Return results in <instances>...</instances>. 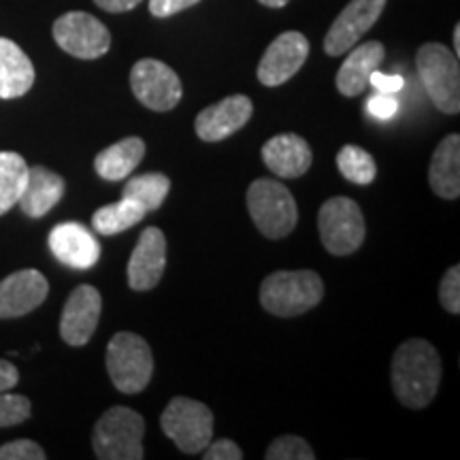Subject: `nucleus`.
<instances>
[{"mask_svg":"<svg viewBox=\"0 0 460 460\" xmlns=\"http://www.w3.org/2000/svg\"><path fill=\"white\" fill-rule=\"evenodd\" d=\"M54 39L79 60H96L111 48V32L101 20L84 11H71L54 22Z\"/></svg>","mask_w":460,"mask_h":460,"instance_id":"obj_10","label":"nucleus"},{"mask_svg":"<svg viewBox=\"0 0 460 460\" xmlns=\"http://www.w3.org/2000/svg\"><path fill=\"white\" fill-rule=\"evenodd\" d=\"M393 390L401 405L424 410L435 399L441 382V358L427 339L401 343L393 356Z\"/></svg>","mask_w":460,"mask_h":460,"instance_id":"obj_1","label":"nucleus"},{"mask_svg":"<svg viewBox=\"0 0 460 460\" xmlns=\"http://www.w3.org/2000/svg\"><path fill=\"white\" fill-rule=\"evenodd\" d=\"M454 54H460V24L454 28Z\"/></svg>","mask_w":460,"mask_h":460,"instance_id":"obj_39","label":"nucleus"},{"mask_svg":"<svg viewBox=\"0 0 460 460\" xmlns=\"http://www.w3.org/2000/svg\"><path fill=\"white\" fill-rule=\"evenodd\" d=\"M143 156H146V141L139 137H126V139L102 149L94 160V169L102 180L119 181L126 180L139 166Z\"/></svg>","mask_w":460,"mask_h":460,"instance_id":"obj_23","label":"nucleus"},{"mask_svg":"<svg viewBox=\"0 0 460 460\" xmlns=\"http://www.w3.org/2000/svg\"><path fill=\"white\" fill-rule=\"evenodd\" d=\"M102 312L101 292L94 286H77L66 298L60 318V337L68 345H85L96 332Z\"/></svg>","mask_w":460,"mask_h":460,"instance_id":"obj_13","label":"nucleus"},{"mask_svg":"<svg viewBox=\"0 0 460 460\" xmlns=\"http://www.w3.org/2000/svg\"><path fill=\"white\" fill-rule=\"evenodd\" d=\"M267 460H314L315 452L314 447L298 435H284L278 437L271 446H269Z\"/></svg>","mask_w":460,"mask_h":460,"instance_id":"obj_28","label":"nucleus"},{"mask_svg":"<svg viewBox=\"0 0 460 460\" xmlns=\"http://www.w3.org/2000/svg\"><path fill=\"white\" fill-rule=\"evenodd\" d=\"M322 296L324 284L314 271H278L261 284V305L279 318H295L309 312L320 305Z\"/></svg>","mask_w":460,"mask_h":460,"instance_id":"obj_2","label":"nucleus"},{"mask_svg":"<svg viewBox=\"0 0 460 460\" xmlns=\"http://www.w3.org/2000/svg\"><path fill=\"white\" fill-rule=\"evenodd\" d=\"M309 56V41L301 32H284L264 51L258 65V82L267 88H278L301 71Z\"/></svg>","mask_w":460,"mask_h":460,"instance_id":"obj_12","label":"nucleus"},{"mask_svg":"<svg viewBox=\"0 0 460 460\" xmlns=\"http://www.w3.org/2000/svg\"><path fill=\"white\" fill-rule=\"evenodd\" d=\"M365 109L369 111V115H373V118L390 119L394 118L396 111H399V101H396L393 94H384V92H379V94L371 96V99L367 101Z\"/></svg>","mask_w":460,"mask_h":460,"instance_id":"obj_32","label":"nucleus"},{"mask_svg":"<svg viewBox=\"0 0 460 460\" xmlns=\"http://www.w3.org/2000/svg\"><path fill=\"white\" fill-rule=\"evenodd\" d=\"M49 295V281L37 269L15 271L0 281V318H20L34 312Z\"/></svg>","mask_w":460,"mask_h":460,"instance_id":"obj_17","label":"nucleus"},{"mask_svg":"<svg viewBox=\"0 0 460 460\" xmlns=\"http://www.w3.org/2000/svg\"><path fill=\"white\" fill-rule=\"evenodd\" d=\"M254 105L243 94H233L203 109L194 119V130L205 143H217L239 132L252 119Z\"/></svg>","mask_w":460,"mask_h":460,"instance_id":"obj_15","label":"nucleus"},{"mask_svg":"<svg viewBox=\"0 0 460 460\" xmlns=\"http://www.w3.org/2000/svg\"><path fill=\"white\" fill-rule=\"evenodd\" d=\"M49 250L71 269H92L101 258V243L94 233L79 222H62L49 233Z\"/></svg>","mask_w":460,"mask_h":460,"instance_id":"obj_16","label":"nucleus"},{"mask_svg":"<svg viewBox=\"0 0 460 460\" xmlns=\"http://www.w3.org/2000/svg\"><path fill=\"white\" fill-rule=\"evenodd\" d=\"M416 66L433 105L447 115L460 113L458 56L441 43H424L416 54Z\"/></svg>","mask_w":460,"mask_h":460,"instance_id":"obj_4","label":"nucleus"},{"mask_svg":"<svg viewBox=\"0 0 460 460\" xmlns=\"http://www.w3.org/2000/svg\"><path fill=\"white\" fill-rule=\"evenodd\" d=\"M147 216V211L143 209L139 203L130 199H122L118 203L105 205L92 216V226H94L96 233L101 234H119L124 230H128L135 224H139L143 217Z\"/></svg>","mask_w":460,"mask_h":460,"instance_id":"obj_24","label":"nucleus"},{"mask_svg":"<svg viewBox=\"0 0 460 460\" xmlns=\"http://www.w3.org/2000/svg\"><path fill=\"white\" fill-rule=\"evenodd\" d=\"M318 228L322 243L332 256L354 254L367 234L360 207L348 197H332L320 207Z\"/></svg>","mask_w":460,"mask_h":460,"instance_id":"obj_8","label":"nucleus"},{"mask_svg":"<svg viewBox=\"0 0 460 460\" xmlns=\"http://www.w3.org/2000/svg\"><path fill=\"white\" fill-rule=\"evenodd\" d=\"M384 58H386V49L379 41H367L358 48H352L337 73V90L348 99L362 94L369 85L371 73L377 71Z\"/></svg>","mask_w":460,"mask_h":460,"instance_id":"obj_19","label":"nucleus"},{"mask_svg":"<svg viewBox=\"0 0 460 460\" xmlns=\"http://www.w3.org/2000/svg\"><path fill=\"white\" fill-rule=\"evenodd\" d=\"M247 211L267 239H284L298 222L296 200L281 181L256 180L247 190Z\"/></svg>","mask_w":460,"mask_h":460,"instance_id":"obj_5","label":"nucleus"},{"mask_svg":"<svg viewBox=\"0 0 460 460\" xmlns=\"http://www.w3.org/2000/svg\"><path fill=\"white\" fill-rule=\"evenodd\" d=\"M199 3L200 0H149V13L164 20V17L180 13V11H186Z\"/></svg>","mask_w":460,"mask_h":460,"instance_id":"obj_34","label":"nucleus"},{"mask_svg":"<svg viewBox=\"0 0 460 460\" xmlns=\"http://www.w3.org/2000/svg\"><path fill=\"white\" fill-rule=\"evenodd\" d=\"M28 177L26 160L15 152H0V216L17 205Z\"/></svg>","mask_w":460,"mask_h":460,"instance_id":"obj_25","label":"nucleus"},{"mask_svg":"<svg viewBox=\"0 0 460 460\" xmlns=\"http://www.w3.org/2000/svg\"><path fill=\"white\" fill-rule=\"evenodd\" d=\"M166 267V237L156 226H149L141 233L135 250L126 267L128 286L137 292L152 290L163 279Z\"/></svg>","mask_w":460,"mask_h":460,"instance_id":"obj_14","label":"nucleus"},{"mask_svg":"<svg viewBox=\"0 0 460 460\" xmlns=\"http://www.w3.org/2000/svg\"><path fill=\"white\" fill-rule=\"evenodd\" d=\"M439 301L447 314H460V267L454 264L444 275L439 286Z\"/></svg>","mask_w":460,"mask_h":460,"instance_id":"obj_30","label":"nucleus"},{"mask_svg":"<svg viewBox=\"0 0 460 460\" xmlns=\"http://www.w3.org/2000/svg\"><path fill=\"white\" fill-rule=\"evenodd\" d=\"M34 84V66L22 48L0 37V99H20Z\"/></svg>","mask_w":460,"mask_h":460,"instance_id":"obj_22","label":"nucleus"},{"mask_svg":"<svg viewBox=\"0 0 460 460\" xmlns=\"http://www.w3.org/2000/svg\"><path fill=\"white\" fill-rule=\"evenodd\" d=\"M17 382H20L17 367L7 360H0V393H7V390L15 388Z\"/></svg>","mask_w":460,"mask_h":460,"instance_id":"obj_36","label":"nucleus"},{"mask_svg":"<svg viewBox=\"0 0 460 460\" xmlns=\"http://www.w3.org/2000/svg\"><path fill=\"white\" fill-rule=\"evenodd\" d=\"M258 3L264 4V7H271V9H281V7H286V4L290 3V0H258Z\"/></svg>","mask_w":460,"mask_h":460,"instance_id":"obj_38","label":"nucleus"},{"mask_svg":"<svg viewBox=\"0 0 460 460\" xmlns=\"http://www.w3.org/2000/svg\"><path fill=\"white\" fill-rule=\"evenodd\" d=\"M65 197V180L48 166H28L24 192L17 205L28 217H43Z\"/></svg>","mask_w":460,"mask_h":460,"instance_id":"obj_20","label":"nucleus"},{"mask_svg":"<svg viewBox=\"0 0 460 460\" xmlns=\"http://www.w3.org/2000/svg\"><path fill=\"white\" fill-rule=\"evenodd\" d=\"M94 3L109 13H126V11H132L137 4H141L143 0H94Z\"/></svg>","mask_w":460,"mask_h":460,"instance_id":"obj_37","label":"nucleus"},{"mask_svg":"<svg viewBox=\"0 0 460 460\" xmlns=\"http://www.w3.org/2000/svg\"><path fill=\"white\" fill-rule=\"evenodd\" d=\"M160 427L183 454H197L214 439V413L205 402L175 396L160 416Z\"/></svg>","mask_w":460,"mask_h":460,"instance_id":"obj_7","label":"nucleus"},{"mask_svg":"<svg viewBox=\"0 0 460 460\" xmlns=\"http://www.w3.org/2000/svg\"><path fill=\"white\" fill-rule=\"evenodd\" d=\"M146 420L130 407H111L99 418L92 435V447L101 460H141Z\"/></svg>","mask_w":460,"mask_h":460,"instance_id":"obj_3","label":"nucleus"},{"mask_svg":"<svg viewBox=\"0 0 460 460\" xmlns=\"http://www.w3.org/2000/svg\"><path fill=\"white\" fill-rule=\"evenodd\" d=\"M48 454L31 439H15L0 446V460H45Z\"/></svg>","mask_w":460,"mask_h":460,"instance_id":"obj_31","label":"nucleus"},{"mask_svg":"<svg viewBox=\"0 0 460 460\" xmlns=\"http://www.w3.org/2000/svg\"><path fill=\"white\" fill-rule=\"evenodd\" d=\"M429 183L437 197L456 200L460 197V137L447 135L437 146L429 166Z\"/></svg>","mask_w":460,"mask_h":460,"instance_id":"obj_21","label":"nucleus"},{"mask_svg":"<svg viewBox=\"0 0 460 460\" xmlns=\"http://www.w3.org/2000/svg\"><path fill=\"white\" fill-rule=\"evenodd\" d=\"M169 177L163 172H146V175H137L128 180L122 190V199L135 200L149 214V211H156L163 207L166 197H169Z\"/></svg>","mask_w":460,"mask_h":460,"instance_id":"obj_26","label":"nucleus"},{"mask_svg":"<svg viewBox=\"0 0 460 460\" xmlns=\"http://www.w3.org/2000/svg\"><path fill=\"white\" fill-rule=\"evenodd\" d=\"M337 166L345 180L358 183V186H369L377 175L376 160L367 149L358 146H343L341 152L337 154Z\"/></svg>","mask_w":460,"mask_h":460,"instance_id":"obj_27","label":"nucleus"},{"mask_svg":"<svg viewBox=\"0 0 460 460\" xmlns=\"http://www.w3.org/2000/svg\"><path fill=\"white\" fill-rule=\"evenodd\" d=\"M107 373L124 394H139L154 373V356L147 341L137 332L122 331L107 345Z\"/></svg>","mask_w":460,"mask_h":460,"instance_id":"obj_6","label":"nucleus"},{"mask_svg":"<svg viewBox=\"0 0 460 460\" xmlns=\"http://www.w3.org/2000/svg\"><path fill=\"white\" fill-rule=\"evenodd\" d=\"M205 460H241L243 458V450L230 439H217L209 444L203 450Z\"/></svg>","mask_w":460,"mask_h":460,"instance_id":"obj_33","label":"nucleus"},{"mask_svg":"<svg viewBox=\"0 0 460 460\" xmlns=\"http://www.w3.org/2000/svg\"><path fill=\"white\" fill-rule=\"evenodd\" d=\"M386 0H349L335 22L331 31L326 32L324 51L329 56H343L376 26L382 15Z\"/></svg>","mask_w":460,"mask_h":460,"instance_id":"obj_11","label":"nucleus"},{"mask_svg":"<svg viewBox=\"0 0 460 460\" xmlns=\"http://www.w3.org/2000/svg\"><path fill=\"white\" fill-rule=\"evenodd\" d=\"M369 84L377 92H384V94H396V92H401L402 85H405V79H402L401 75H384L379 71H373Z\"/></svg>","mask_w":460,"mask_h":460,"instance_id":"obj_35","label":"nucleus"},{"mask_svg":"<svg viewBox=\"0 0 460 460\" xmlns=\"http://www.w3.org/2000/svg\"><path fill=\"white\" fill-rule=\"evenodd\" d=\"M31 418V401L22 394L0 393V429L17 427Z\"/></svg>","mask_w":460,"mask_h":460,"instance_id":"obj_29","label":"nucleus"},{"mask_svg":"<svg viewBox=\"0 0 460 460\" xmlns=\"http://www.w3.org/2000/svg\"><path fill=\"white\" fill-rule=\"evenodd\" d=\"M130 88L143 107L160 113L175 109L183 96L177 73L154 58H143L132 66Z\"/></svg>","mask_w":460,"mask_h":460,"instance_id":"obj_9","label":"nucleus"},{"mask_svg":"<svg viewBox=\"0 0 460 460\" xmlns=\"http://www.w3.org/2000/svg\"><path fill=\"white\" fill-rule=\"evenodd\" d=\"M262 160L281 180H296L309 171L314 163V152L303 137L286 132L264 143Z\"/></svg>","mask_w":460,"mask_h":460,"instance_id":"obj_18","label":"nucleus"}]
</instances>
